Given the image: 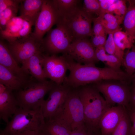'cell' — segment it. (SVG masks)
<instances>
[{
    "label": "cell",
    "instance_id": "obj_10",
    "mask_svg": "<svg viewBox=\"0 0 135 135\" xmlns=\"http://www.w3.org/2000/svg\"><path fill=\"white\" fill-rule=\"evenodd\" d=\"M59 16L53 0H43L40 14L35 24L33 34L38 40L42 41L45 34L58 22Z\"/></svg>",
    "mask_w": 135,
    "mask_h": 135
},
{
    "label": "cell",
    "instance_id": "obj_18",
    "mask_svg": "<svg viewBox=\"0 0 135 135\" xmlns=\"http://www.w3.org/2000/svg\"><path fill=\"white\" fill-rule=\"evenodd\" d=\"M43 54V53H38L34 54L22 64L21 66L25 71L31 74L40 82H43L47 80L42 64Z\"/></svg>",
    "mask_w": 135,
    "mask_h": 135
},
{
    "label": "cell",
    "instance_id": "obj_34",
    "mask_svg": "<svg viewBox=\"0 0 135 135\" xmlns=\"http://www.w3.org/2000/svg\"><path fill=\"white\" fill-rule=\"evenodd\" d=\"M22 0H0V12H2L7 8L19 6Z\"/></svg>",
    "mask_w": 135,
    "mask_h": 135
},
{
    "label": "cell",
    "instance_id": "obj_33",
    "mask_svg": "<svg viewBox=\"0 0 135 135\" xmlns=\"http://www.w3.org/2000/svg\"><path fill=\"white\" fill-rule=\"evenodd\" d=\"M116 9L112 13L115 15L124 17L128 9L126 4V1L124 0H117Z\"/></svg>",
    "mask_w": 135,
    "mask_h": 135
},
{
    "label": "cell",
    "instance_id": "obj_7",
    "mask_svg": "<svg viewBox=\"0 0 135 135\" xmlns=\"http://www.w3.org/2000/svg\"><path fill=\"white\" fill-rule=\"evenodd\" d=\"M73 36L64 24L58 23L56 28L50 29L42 41L44 51L49 55H56L61 52L66 53L74 40Z\"/></svg>",
    "mask_w": 135,
    "mask_h": 135
},
{
    "label": "cell",
    "instance_id": "obj_5",
    "mask_svg": "<svg viewBox=\"0 0 135 135\" xmlns=\"http://www.w3.org/2000/svg\"><path fill=\"white\" fill-rule=\"evenodd\" d=\"M56 84L51 80L43 82L32 81L24 88L17 91L16 97L19 106L28 110L40 107L44 96Z\"/></svg>",
    "mask_w": 135,
    "mask_h": 135
},
{
    "label": "cell",
    "instance_id": "obj_41",
    "mask_svg": "<svg viewBox=\"0 0 135 135\" xmlns=\"http://www.w3.org/2000/svg\"><path fill=\"white\" fill-rule=\"evenodd\" d=\"M131 81H132L133 83L135 82V73L131 76Z\"/></svg>",
    "mask_w": 135,
    "mask_h": 135
},
{
    "label": "cell",
    "instance_id": "obj_12",
    "mask_svg": "<svg viewBox=\"0 0 135 135\" xmlns=\"http://www.w3.org/2000/svg\"><path fill=\"white\" fill-rule=\"evenodd\" d=\"M66 53L80 64L95 65L99 61L96 56L95 48L87 38L74 40Z\"/></svg>",
    "mask_w": 135,
    "mask_h": 135
},
{
    "label": "cell",
    "instance_id": "obj_8",
    "mask_svg": "<svg viewBox=\"0 0 135 135\" xmlns=\"http://www.w3.org/2000/svg\"><path fill=\"white\" fill-rule=\"evenodd\" d=\"M114 80H105L94 84L96 89L102 94L107 103L111 106L117 104L127 108L131 90L128 84Z\"/></svg>",
    "mask_w": 135,
    "mask_h": 135
},
{
    "label": "cell",
    "instance_id": "obj_27",
    "mask_svg": "<svg viewBox=\"0 0 135 135\" xmlns=\"http://www.w3.org/2000/svg\"><path fill=\"white\" fill-rule=\"evenodd\" d=\"M113 38L116 45L123 51L126 49H130L133 44L130 42L126 33L122 31L120 28L114 32Z\"/></svg>",
    "mask_w": 135,
    "mask_h": 135
},
{
    "label": "cell",
    "instance_id": "obj_13",
    "mask_svg": "<svg viewBox=\"0 0 135 135\" xmlns=\"http://www.w3.org/2000/svg\"><path fill=\"white\" fill-rule=\"evenodd\" d=\"M72 88L63 84H55L50 92L48 98L44 100L40 107L44 118L50 119L55 115L62 106Z\"/></svg>",
    "mask_w": 135,
    "mask_h": 135
},
{
    "label": "cell",
    "instance_id": "obj_30",
    "mask_svg": "<svg viewBox=\"0 0 135 135\" xmlns=\"http://www.w3.org/2000/svg\"><path fill=\"white\" fill-rule=\"evenodd\" d=\"M32 26L30 22L24 20L21 28L11 38L8 42H14L28 36L32 33L31 30Z\"/></svg>",
    "mask_w": 135,
    "mask_h": 135
},
{
    "label": "cell",
    "instance_id": "obj_43",
    "mask_svg": "<svg viewBox=\"0 0 135 135\" xmlns=\"http://www.w3.org/2000/svg\"><path fill=\"white\" fill-rule=\"evenodd\" d=\"M133 83L134 84V85H135V82Z\"/></svg>",
    "mask_w": 135,
    "mask_h": 135
},
{
    "label": "cell",
    "instance_id": "obj_29",
    "mask_svg": "<svg viewBox=\"0 0 135 135\" xmlns=\"http://www.w3.org/2000/svg\"><path fill=\"white\" fill-rule=\"evenodd\" d=\"M19 6L8 8L2 12H0V30L3 29L8 22L12 18L16 16Z\"/></svg>",
    "mask_w": 135,
    "mask_h": 135
},
{
    "label": "cell",
    "instance_id": "obj_15",
    "mask_svg": "<svg viewBox=\"0 0 135 135\" xmlns=\"http://www.w3.org/2000/svg\"><path fill=\"white\" fill-rule=\"evenodd\" d=\"M0 64L3 65L15 76L23 81L28 83L32 81L29 74L25 71L14 59L7 45L2 40L0 41Z\"/></svg>",
    "mask_w": 135,
    "mask_h": 135
},
{
    "label": "cell",
    "instance_id": "obj_14",
    "mask_svg": "<svg viewBox=\"0 0 135 135\" xmlns=\"http://www.w3.org/2000/svg\"><path fill=\"white\" fill-rule=\"evenodd\" d=\"M126 107L117 105L110 108L101 117L99 123L101 135H111L121 120Z\"/></svg>",
    "mask_w": 135,
    "mask_h": 135
},
{
    "label": "cell",
    "instance_id": "obj_36",
    "mask_svg": "<svg viewBox=\"0 0 135 135\" xmlns=\"http://www.w3.org/2000/svg\"><path fill=\"white\" fill-rule=\"evenodd\" d=\"M128 112H135V85L131 90L130 98L128 107L126 108Z\"/></svg>",
    "mask_w": 135,
    "mask_h": 135
},
{
    "label": "cell",
    "instance_id": "obj_31",
    "mask_svg": "<svg viewBox=\"0 0 135 135\" xmlns=\"http://www.w3.org/2000/svg\"><path fill=\"white\" fill-rule=\"evenodd\" d=\"M92 28V35L104 36L107 35L102 23L101 18L99 17L94 18Z\"/></svg>",
    "mask_w": 135,
    "mask_h": 135
},
{
    "label": "cell",
    "instance_id": "obj_35",
    "mask_svg": "<svg viewBox=\"0 0 135 135\" xmlns=\"http://www.w3.org/2000/svg\"><path fill=\"white\" fill-rule=\"evenodd\" d=\"M100 6L99 17L103 18L110 6L115 2L116 0H99Z\"/></svg>",
    "mask_w": 135,
    "mask_h": 135
},
{
    "label": "cell",
    "instance_id": "obj_11",
    "mask_svg": "<svg viewBox=\"0 0 135 135\" xmlns=\"http://www.w3.org/2000/svg\"><path fill=\"white\" fill-rule=\"evenodd\" d=\"M42 66L45 76L58 85L62 84L68 70V62L64 54L58 56L56 55L43 54Z\"/></svg>",
    "mask_w": 135,
    "mask_h": 135
},
{
    "label": "cell",
    "instance_id": "obj_42",
    "mask_svg": "<svg viewBox=\"0 0 135 135\" xmlns=\"http://www.w3.org/2000/svg\"><path fill=\"white\" fill-rule=\"evenodd\" d=\"M130 4H135V0H128Z\"/></svg>",
    "mask_w": 135,
    "mask_h": 135
},
{
    "label": "cell",
    "instance_id": "obj_4",
    "mask_svg": "<svg viewBox=\"0 0 135 135\" xmlns=\"http://www.w3.org/2000/svg\"><path fill=\"white\" fill-rule=\"evenodd\" d=\"M45 123L40 107L32 110L19 107L0 135H15L27 130H42Z\"/></svg>",
    "mask_w": 135,
    "mask_h": 135
},
{
    "label": "cell",
    "instance_id": "obj_9",
    "mask_svg": "<svg viewBox=\"0 0 135 135\" xmlns=\"http://www.w3.org/2000/svg\"><path fill=\"white\" fill-rule=\"evenodd\" d=\"M42 41L37 40L32 32L26 37L8 42L7 45L18 64H22L34 54L44 51Z\"/></svg>",
    "mask_w": 135,
    "mask_h": 135
},
{
    "label": "cell",
    "instance_id": "obj_19",
    "mask_svg": "<svg viewBox=\"0 0 135 135\" xmlns=\"http://www.w3.org/2000/svg\"><path fill=\"white\" fill-rule=\"evenodd\" d=\"M29 83L23 81L0 64V84L12 90L18 91L24 88Z\"/></svg>",
    "mask_w": 135,
    "mask_h": 135
},
{
    "label": "cell",
    "instance_id": "obj_1",
    "mask_svg": "<svg viewBox=\"0 0 135 135\" xmlns=\"http://www.w3.org/2000/svg\"><path fill=\"white\" fill-rule=\"evenodd\" d=\"M70 74L66 76L63 84L72 88L105 80H114L127 84L130 76L121 70L109 67L100 68L95 65L82 64L78 63L66 54H64Z\"/></svg>",
    "mask_w": 135,
    "mask_h": 135
},
{
    "label": "cell",
    "instance_id": "obj_28",
    "mask_svg": "<svg viewBox=\"0 0 135 135\" xmlns=\"http://www.w3.org/2000/svg\"><path fill=\"white\" fill-rule=\"evenodd\" d=\"M84 10L93 19L99 16L100 6L98 0H84L82 7Z\"/></svg>",
    "mask_w": 135,
    "mask_h": 135
},
{
    "label": "cell",
    "instance_id": "obj_2",
    "mask_svg": "<svg viewBox=\"0 0 135 135\" xmlns=\"http://www.w3.org/2000/svg\"><path fill=\"white\" fill-rule=\"evenodd\" d=\"M100 93L93 85H86L78 88L83 106L86 127L88 130L98 134L100 120L112 106Z\"/></svg>",
    "mask_w": 135,
    "mask_h": 135
},
{
    "label": "cell",
    "instance_id": "obj_39",
    "mask_svg": "<svg viewBox=\"0 0 135 135\" xmlns=\"http://www.w3.org/2000/svg\"><path fill=\"white\" fill-rule=\"evenodd\" d=\"M128 113L132 123V135H135V112H128Z\"/></svg>",
    "mask_w": 135,
    "mask_h": 135
},
{
    "label": "cell",
    "instance_id": "obj_38",
    "mask_svg": "<svg viewBox=\"0 0 135 135\" xmlns=\"http://www.w3.org/2000/svg\"><path fill=\"white\" fill-rule=\"evenodd\" d=\"M15 135H48L42 130H27Z\"/></svg>",
    "mask_w": 135,
    "mask_h": 135
},
{
    "label": "cell",
    "instance_id": "obj_25",
    "mask_svg": "<svg viewBox=\"0 0 135 135\" xmlns=\"http://www.w3.org/2000/svg\"><path fill=\"white\" fill-rule=\"evenodd\" d=\"M122 64L124 67L126 72L131 76L135 73V45L133 44L125 54Z\"/></svg>",
    "mask_w": 135,
    "mask_h": 135
},
{
    "label": "cell",
    "instance_id": "obj_24",
    "mask_svg": "<svg viewBox=\"0 0 135 135\" xmlns=\"http://www.w3.org/2000/svg\"><path fill=\"white\" fill-rule=\"evenodd\" d=\"M59 17L70 12L79 6L78 0H53Z\"/></svg>",
    "mask_w": 135,
    "mask_h": 135
},
{
    "label": "cell",
    "instance_id": "obj_17",
    "mask_svg": "<svg viewBox=\"0 0 135 135\" xmlns=\"http://www.w3.org/2000/svg\"><path fill=\"white\" fill-rule=\"evenodd\" d=\"M43 0H22L19 9L20 16L24 20L34 25L40 12Z\"/></svg>",
    "mask_w": 135,
    "mask_h": 135
},
{
    "label": "cell",
    "instance_id": "obj_16",
    "mask_svg": "<svg viewBox=\"0 0 135 135\" xmlns=\"http://www.w3.org/2000/svg\"><path fill=\"white\" fill-rule=\"evenodd\" d=\"M12 90L7 88L0 95V118L7 124L9 118L16 112L19 106L17 100Z\"/></svg>",
    "mask_w": 135,
    "mask_h": 135
},
{
    "label": "cell",
    "instance_id": "obj_22",
    "mask_svg": "<svg viewBox=\"0 0 135 135\" xmlns=\"http://www.w3.org/2000/svg\"><path fill=\"white\" fill-rule=\"evenodd\" d=\"M104 47L95 49L96 57L99 61L105 62L108 67L117 70H120L122 62L116 56L106 53Z\"/></svg>",
    "mask_w": 135,
    "mask_h": 135
},
{
    "label": "cell",
    "instance_id": "obj_21",
    "mask_svg": "<svg viewBox=\"0 0 135 135\" xmlns=\"http://www.w3.org/2000/svg\"><path fill=\"white\" fill-rule=\"evenodd\" d=\"M24 20L20 16H16L11 19L4 28L0 30V35L2 38L9 42L11 38L21 28Z\"/></svg>",
    "mask_w": 135,
    "mask_h": 135
},
{
    "label": "cell",
    "instance_id": "obj_32",
    "mask_svg": "<svg viewBox=\"0 0 135 135\" xmlns=\"http://www.w3.org/2000/svg\"><path fill=\"white\" fill-rule=\"evenodd\" d=\"M106 36L92 35L90 42L93 46L95 49L104 47L107 39Z\"/></svg>",
    "mask_w": 135,
    "mask_h": 135
},
{
    "label": "cell",
    "instance_id": "obj_6",
    "mask_svg": "<svg viewBox=\"0 0 135 135\" xmlns=\"http://www.w3.org/2000/svg\"><path fill=\"white\" fill-rule=\"evenodd\" d=\"M93 19L79 6L69 12L60 16L58 23L65 25L72 33L74 39L92 36Z\"/></svg>",
    "mask_w": 135,
    "mask_h": 135
},
{
    "label": "cell",
    "instance_id": "obj_26",
    "mask_svg": "<svg viewBox=\"0 0 135 135\" xmlns=\"http://www.w3.org/2000/svg\"><path fill=\"white\" fill-rule=\"evenodd\" d=\"M115 31L108 33V38L104 47L108 54L116 56L122 62L124 55V51L118 48L114 42L113 34Z\"/></svg>",
    "mask_w": 135,
    "mask_h": 135
},
{
    "label": "cell",
    "instance_id": "obj_37",
    "mask_svg": "<svg viewBox=\"0 0 135 135\" xmlns=\"http://www.w3.org/2000/svg\"><path fill=\"white\" fill-rule=\"evenodd\" d=\"M70 135H99L86 129H78L72 131Z\"/></svg>",
    "mask_w": 135,
    "mask_h": 135
},
{
    "label": "cell",
    "instance_id": "obj_3",
    "mask_svg": "<svg viewBox=\"0 0 135 135\" xmlns=\"http://www.w3.org/2000/svg\"><path fill=\"white\" fill-rule=\"evenodd\" d=\"M52 118L61 120L72 131L87 129L83 106L79 96L78 88H72L62 106Z\"/></svg>",
    "mask_w": 135,
    "mask_h": 135
},
{
    "label": "cell",
    "instance_id": "obj_20",
    "mask_svg": "<svg viewBox=\"0 0 135 135\" xmlns=\"http://www.w3.org/2000/svg\"><path fill=\"white\" fill-rule=\"evenodd\" d=\"M123 22L125 32L133 44L135 39V4H130Z\"/></svg>",
    "mask_w": 135,
    "mask_h": 135
},
{
    "label": "cell",
    "instance_id": "obj_40",
    "mask_svg": "<svg viewBox=\"0 0 135 135\" xmlns=\"http://www.w3.org/2000/svg\"><path fill=\"white\" fill-rule=\"evenodd\" d=\"M6 88H7L4 85L0 84V95L3 93Z\"/></svg>",
    "mask_w": 135,
    "mask_h": 135
},
{
    "label": "cell",
    "instance_id": "obj_23",
    "mask_svg": "<svg viewBox=\"0 0 135 135\" xmlns=\"http://www.w3.org/2000/svg\"><path fill=\"white\" fill-rule=\"evenodd\" d=\"M132 126L130 117L126 108L121 120L111 135H132Z\"/></svg>",
    "mask_w": 135,
    "mask_h": 135
}]
</instances>
